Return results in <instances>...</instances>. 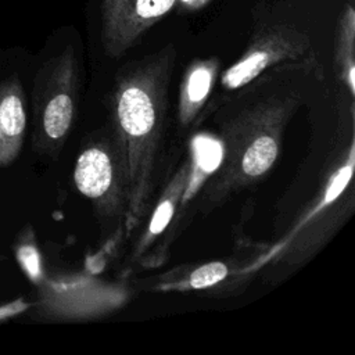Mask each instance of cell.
<instances>
[{"label": "cell", "mask_w": 355, "mask_h": 355, "mask_svg": "<svg viewBox=\"0 0 355 355\" xmlns=\"http://www.w3.org/2000/svg\"><path fill=\"white\" fill-rule=\"evenodd\" d=\"M176 50L172 44L118 71L107 97L108 130L126 180L128 232L148 214L157 182L168 94Z\"/></svg>", "instance_id": "6da1fadb"}, {"label": "cell", "mask_w": 355, "mask_h": 355, "mask_svg": "<svg viewBox=\"0 0 355 355\" xmlns=\"http://www.w3.org/2000/svg\"><path fill=\"white\" fill-rule=\"evenodd\" d=\"M234 98L219 126L220 159L198 194V208L211 211L232 194L261 180L280 155L286 125L301 104L298 93L263 89L262 80Z\"/></svg>", "instance_id": "7a4b0ae2"}, {"label": "cell", "mask_w": 355, "mask_h": 355, "mask_svg": "<svg viewBox=\"0 0 355 355\" xmlns=\"http://www.w3.org/2000/svg\"><path fill=\"white\" fill-rule=\"evenodd\" d=\"M78 64L72 49H65L37 76L33 111L36 151L55 157L62 148L76 116Z\"/></svg>", "instance_id": "3957f363"}, {"label": "cell", "mask_w": 355, "mask_h": 355, "mask_svg": "<svg viewBox=\"0 0 355 355\" xmlns=\"http://www.w3.org/2000/svg\"><path fill=\"white\" fill-rule=\"evenodd\" d=\"M355 141L352 128L348 137L341 139L340 157L333 159L330 175L323 180L319 200L311 204V209L293 229L290 239L284 243L280 258L287 262H297L312 252L323 243V237L333 232L337 222L344 218L345 205L354 207V161Z\"/></svg>", "instance_id": "277c9868"}, {"label": "cell", "mask_w": 355, "mask_h": 355, "mask_svg": "<svg viewBox=\"0 0 355 355\" xmlns=\"http://www.w3.org/2000/svg\"><path fill=\"white\" fill-rule=\"evenodd\" d=\"M305 62H316L308 33L286 22L261 25L243 54L222 72L220 85L227 90H237L269 69Z\"/></svg>", "instance_id": "5b68a950"}, {"label": "cell", "mask_w": 355, "mask_h": 355, "mask_svg": "<svg viewBox=\"0 0 355 355\" xmlns=\"http://www.w3.org/2000/svg\"><path fill=\"white\" fill-rule=\"evenodd\" d=\"M73 183L103 218L125 220L128 209L125 172L108 128L92 135L80 148L73 166Z\"/></svg>", "instance_id": "8992f818"}, {"label": "cell", "mask_w": 355, "mask_h": 355, "mask_svg": "<svg viewBox=\"0 0 355 355\" xmlns=\"http://www.w3.org/2000/svg\"><path fill=\"white\" fill-rule=\"evenodd\" d=\"M179 0H101L100 42L110 58L123 55Z\"/></svg>", "instance_id": "52a82bcc"}, {"label": "cell", "mask_w": 355, "mask_h": 355, "mask_svg": "<svg viewBox=\"0 0 355 355\" xmlns=\"http://www.w3.org/2000/svg\"><path fill=\"white\" fill-rule=\"evenodd\" d=\"M191 173V161L186 159L180 164V166L176 169L168 184L164 187L148 218V223L133 248L132 257L135 259H141L144 254L148 251V248L155 243V240L165 232V229L172 222L173 216L179 209V204L184 200L186 193L189 191Z\"/></svg>", "instance_id": "ba28073f"}, {"label": "cell", "mask_w": 355, "mask_h": 355, "mask_svg": "<svg viewBox=\"0 0 355 355\" xmlns=\"http://www.w3.org/2000/svg\"><path fill=\"white\" fill-rule=\"evenodd\" d=\"M26 107L22 86L17 78L0 83V168L19 155L26 132Z\"/></svg>", "instance_id": "9c48e42d"}, {"label": "cell", "mask_w": 355, "mask_h": 355, "mask_svg": "<svg viewBox=\"0 0 355 355\" xmlns=\"http://www.w3.org/2000/svg\"><path fill=\"white\" fill-rule=\"evenodd\" d=\"M219 60L198 58L187 65L179 89L178 119L183 128L190 126L202 111L219 73Z\"/></svg>", "instance_id": "30bf717a"}, {"label": "cell", "mask_w": 355, "mask_h": 355, "mask_svg": "<svg viewBox=\"0 0 355 355\" xmlns=\"http://www.w3.org/2000/svg\"><path fill=\"white\" fill-rule=\"evenodd\" d=\"M355 10L351 3L343 8L336 29L334 62L337 75L351 98L355 94Z\"/></svg>", "instance_id": "8fae6325"}, {"label": "cell", "mask_w": 355, "mask_h": 355, "mask_svg": "<svg viewBox=\"0 0 355 355\" xmlns=\"http://www.w3.org/2000/svg\"><path fill=\"white\" fill-rule=\"evenodd\" d=\"M233 276V266L223 261H211L194 268L183 269L178 276H165L158 286L162 290H190V291H207L216 290Z\"/></svg>", "instance_id": "7c38bea8"}, {"label": "cell", "mask_w": 355, "mask_h": 355, "mask_svg": "<svg viewBox=\"0 0 355 355\" xmlns=\"http://www.w3.org/2000/svg\"><path fill=\"white\" fill-rule=\"evenodd\" d=\"M15 259L18 261L21 269L25 272L28 279L39 286L44 279V272L42 255L35 243L32 232L24 234V237L15 245Z\"/></svg>", "instance_id": "4fadbf2b"}, {"label": "cell", "mask_w": 355, "mask_h": 355, "mask_svg": "<svg viewBox=\"0 0 355 355\" xmlns=\"http://www.w3.org/2000/svg\"><path fill=\"white\" fill-rule=\"evenodd\" d=\"M29 308H31V304L24 301V298H17L8 304H1L0 305V322L11 319V318L25 312Z\"/></svg>", "instance_id": "5bb4252c"}]
</instances>
